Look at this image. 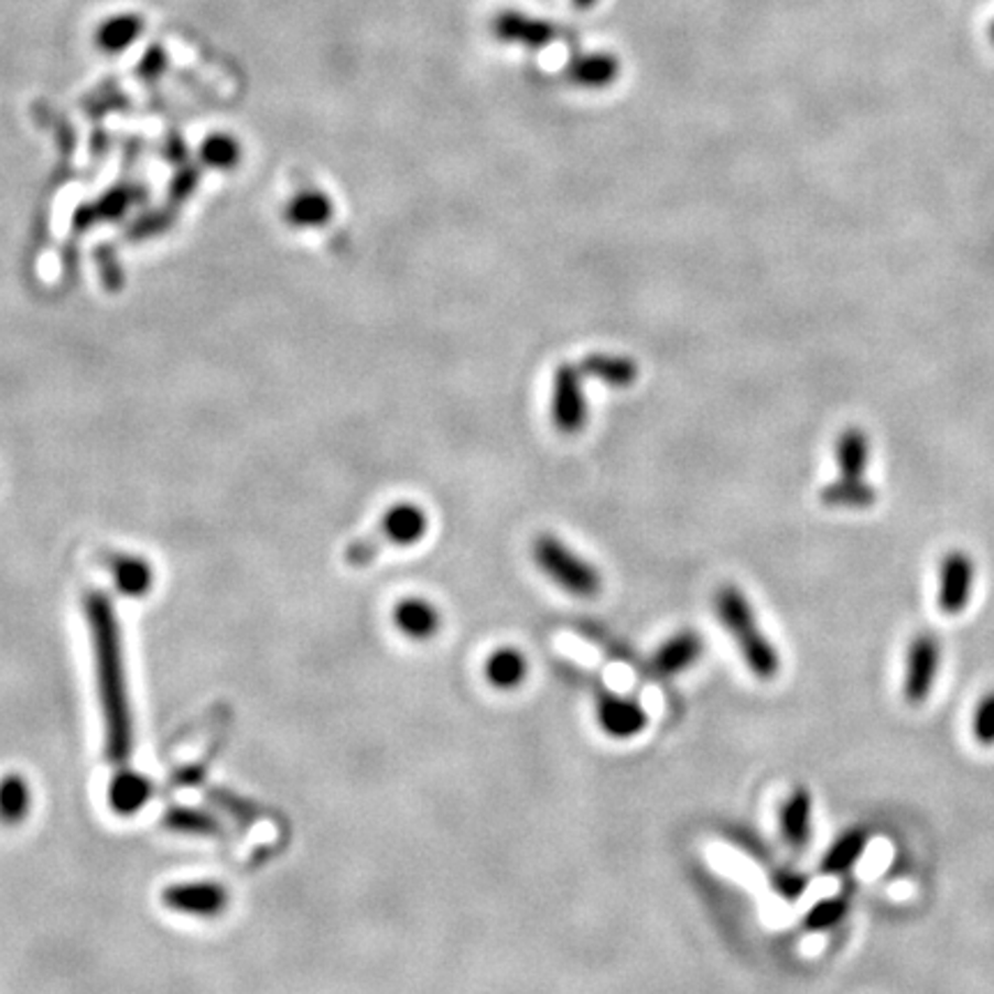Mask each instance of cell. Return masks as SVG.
<instances>
[{
  "label": "cell",
  "instance_id": "cell-10",
  "mask_svg": "<svg viewBox=\"0 0 994 994\" xmlns=\"http://www.w3.org/2000/svg\"><path fill=\"white\" fill-rule=\"evenodd\" d=\"M622 72V63L615 54L594 51V54H575L564 67V78L583 90H604L613 86Z\"/></svg>",
  "mask_w": 994,
  "mask_h": 994
},
{
  "label": "cell",
  "instance_id": "cell-22",
  "mask_svg": "<svg viewBox=\"0 0 994 994\" xmlns=\"http://www.w3.org/2000/svg\"><path fill=\"white\" fill-rule=\"evenodd\" d=\"M31 808V792L29 785L19 776H8L0 780V822L17 824Z\"/></svg>",
  "mask_w": 994,
  "mask_h": 994
},
{
  "label": "cell",
  "instance_id": "cell-21",
  "mask_svg": "<svg viewBox=\"0 0 994 994\" xmlns=\"http://www.w3.org/2000/svg\"><path fill=\"white\" fill-rule=\"evenodd\" d=\"M143 25L145 23H143L141 14H134V12L114 14L99 25L97 42L101 48H107V51H120L141 35Z\"/></svg>",
  "mask_w": 994,
  "mask_h": 994
},
{
  "label": "cell",
  "instance_id": "cell-13",
  "mask_svg": "<svg viewBox=\"0 0 994 994\" xmlns=\"http://www.w3.org/2000/svg\"><path fill=\"white\" fill-rule=\"evenodd\" d=\"M583 376H590L598 382H604L613 389H629L640 378V366L636 359L626 355H611V353H592L583 357L579 364Z\"/></svg>",
  "mask_w": 994,
  "mask_h": 994
},
{
  "label": "cell",
  "instance_id": "cell-4",
  "mask_svg": "<svg viewBox=\"0 0 994 994\" xmlns=\"http://www.w3.org/2000/svg\"><path fill=\"white\" fill-rule=\"evenodd\" d=\"M429 530V516L422 507L417 505H397L391 507L378 528L357 539L346 551V562L355 569L371 564L385 545H412L420 539H424Z\"/></svg>",
  "mask_w": 994,
  "mask_h": 994
},
{
  "label": "cell",
  "instance_id": "cell-7",
  "mask_svg": "<svg viewBox=\"0 0 994 994\" xmlns=\"http://www.w3.org/2000/svg\"><path fill=\"white\" fill-rule=\"evenodd\" d=\"M976 564L964 551H949L937 571V606L944 615H962L970 606Z\"/></svg>",
  "mask_w": 994,
  "mask_h": 994
},
{
  "label": "cell",
  "instance_id": "cell-26",
  "mask_svg": "<svg viewBox=\"0 0 994 994\" xmlns=\"http://www.w3.org/2000/svg\"><path fill=\"white\" fill-rule=\"evenodd\" d=\"M169 824L177 831H196V833H215L217 831V822L210 815L198 813V810H190V808H185V810L177 808L175 813L169 818Z\"/></svg>",
  "mask_w": 994,
  "mask_h": 994
},
{
  "label": "cell",
  "instance_id": "cell-27",
  "mask_svg": "<svg viewBox=\"0 0 994 994\" xmlns=\"http://www.w3.org/2000/svg\"><path fill=\"white\" fill-rule=\"evenodd\" d=\"M771 884H774V888L782 898L795 900V898H799L806 892L808 879L795 868H780V871L774 873Z\"/></svg>",
  "mask_w": 994,
  "mask_h": 994
},
{
  "label": "cell",
  "instance_id": "cell-3",
  "mask_svg": "<svg viewBox=\"0 0 994 994\" xmlns=\"http://www.w3.org/2000/svg\"><path fill=\"white\" fill-rule=\"evenodd\" d=\"M532 558L548 579L575 598H594L604 590L598 569L571 551L555 534H539L532 541Z\"/></svg>",
  "mask_w": 994,
  "mask_h": 994
},
{
  "label": "cell",
  "instance_id": "cell-17",
  "mask_svg": "<svg viewBox=\"0 0 994 994\" xmlns=\"http://www.w3.org/2000/svg\"><path fill=\"white\" fill-rule=\"evenodd\" d=\"M486 679L488 684L497 691H514L518 689L528 677V659L526 653L514 647L495 649L486 661Z\"/></svg>",
  "mask_w": 994,
  "mask_h": 994
},
{
  "label": "cell",
  "instance_id": "cell-23",
  "mask_svg": "<svg viewBox=\"0 0 994 994\" xmlns=\"http://www.w3.org/2000/svg\"><path fill=\"white\" fill-rule=\"evenodd\" d=\"M850 911V900L843 896H833V898H824L820 903H815L806 911L803 917V928L808 932H826L831 928L839 926Z\"/></svg>",
  "mask_w": 994,
  "mask_h": 994
},
{
  "label": "cell",
  "instance_id": "cell-2",
  "mask_svg": "<svg viewBox=\"0 0 994 994\" xmlns=\"http://www.w3.org/2000/svg\"><path fill=\"white\" fill-rule=\"evenodd\" d=\"M714 608L725 631L742 651L748 670L763 682L774 679L780 672V653L763 634L746 594L737 585H723L716 590Z\"/></svg>",
  "mask_w": 994,
  "mask_h": 994
},
{
  "label": "cell",
  "instance_id": "cell-16",
  "mask_svg": "<svg viewBox=\"0 0 994 994\" xmlns=\"http://www.w3.org/2000/svg\"><path fill=\"white\" fill-rule=\"evenodd\" d=\"M871 843V835L866 829H850L839 839L833 841V845L824 852L822 861H820V873L822 875H845L850 873L858 858L863 856Z\"/></svg>",
  "mask_w": 994,
  "mask_h": 994
},
{
  "label": "cell",
  "instance_id": "cell-12",
  "mask_svg": "<svg viewBox=\"0 0 994 994\" xmlns=\"http://www.w3.org/2000/svg\"><path fill=\"white\" fill-rule=\"evenodd\" d=\"M780 833L792 850H803L813 833V795L797 788L780 806Z\"/></svg>",
  "mask_w": 994,
  "mask_h": 994
},
{
  "label": "cell",
  "instance_id": "cell-9",
  "mask_svg": "<svg viewBox=\"0 0 994 994\" xmlns=\"http://www.w3.org/2000/svg\"><path fill=\"white\" fill-rule=\"evenodd\" d=\"M596 719L601 730L613 739H634L647 727V712L631 698L601 695L596 704Z\"/></svg>",
  "mask_w": 994,
  "mask_h": 994
},
{
  "label": "cell",
  "instance_id": "cell-25",
  "mask_svg": "<svg viewBox=\"0 0 994 994\" xmlns=\"http://www.w3.org/2000/svg\"><path fill=\"white\" fill-rule=\"evenodd\" d=\"M972 737L979 746H994V691H987L972 712Z\"/></svg>",
  "mask_w": 994,
  "mask_h": 994
},
{
  "label": "cell",
  "instance_id": "cell-19",
  "mask_svg": "<svg viewBox=\"0 0 994 994\" xmlns=\"http://www.w3.org/2000/svg\"><path fill=\"white\" fill-rule=\"evenodd\" d=\"M868 437L858 429H847L835 444V458H839V469L843 479H863L868 469Z\"/></svg>",
  "mask_w": 994,
  "mask_h": 994
},
{
  "label": "cell",
  "instance_id": "cell-8",
  "mask_svg": "<svg viewBox=\"0 0 994 994\" xmlns=\"http://www.w3.org/2000/svg\"><path fill=\"white\" fill-rule=\"evenodd\" d=\"M490 33L495 40H500L505 44H518L532 51H539L562 40L560 25L518 10H505L500 14H495V19L490 21Z\"/></svg>",
  "mask_w": 994,
  "mask_h": 994
},
{
  "label": "cell",
  "instance_id": "cell-24",
  "mask_svg": "<svg viewBox=\"0 0 994 994\" xmlns=\"http://www.w3.org/2000/svg\"><path fill=\"white\" fill-rule=\"evenodd\" d=\"M116 583L118 590L127 596H141L150 590L152 583V571L145 562L137 560V558H125L116 562Z\"/></svg>",
  "mask_w": 994,
  "mask_h": 994
},
{
  "label": "cell",
  "instance_id": "cell-6",
  "mask_svg": "<svg viewBox=\"0 0 994 994\" xmlns=\"http://www.w3.org/2000/svg\"><path fill=\"white\" fill-rule=\"evenodd\" d=\"M941 670V645L934 636L921 634L909 642L905 657V677H903V695L914 707L930 698L937 674Z\"/></svg>",
  "mask_w": 994,
  "mask_h": 994
},
{
  "label": "cell",
  "instance_id": "cell-18",
  "mask_svg": "<svg viewBox=\"0 0 994 994\" xmlns=\"http://www.w3.org/2000/svg\"><path fill=\"white\" fill-rule=\"evenodd\" d=\"M820 500L835 509H866L877 500L875 488L866 479H843L833 482L820 490Z\"/></svg>",
  "mask_w": 994,
  "mask_h": 994
},
{
  "label": "cell",
  "instance_id": "cell-29",
  "mask_svg": "<svg viewBox=\"0 0 994 994\" xmlns=\"http://www.w3.org/2000/svg\"><path fill=\"white\" fill-rule=\"evenodd\" d=\"M990 40L994 42V21H992V25H990Z\"/></svg>",
  "mask_w": 994,
  "mask_h": 994
},
{
  "label": "cell",
  "instance_id": "cell-15",
  "mask_svg": "<svg viewBox=\"0 0 994 994\" xmlns=\"http://www.w3.org/2000/svg\"><path fill=\"white\" fill-rule=\"evenodd\" d=\"M704 651V640L700 634L695 631H679L677 636H672L670 640H666L657 657H653V668H657L661 674H679L689 670Z\"/></svg>",
  "mask_w": 994,
  "mask_h": 994
},
{
  "label": "cell",
  "instance_id": "cell-20",
  "mask_svg": "<svg viewBox=\"0 0 994 994\" xmlns=\"http://www.w3.org/2000/svg\"><path fill=\"white\" fill-rule=\"evenodd\" d=\"M150 782L139 774H120L109 785V801L116 813L132 815L150 799Z\"/></svg>",
  "mask_w": 994,
  "mask_h": 994
},
{
  "label": "cell",
  "instance_id": "cell-1",
  "mask_svg": "<svg viewBox=\"0 0 994 994\" xmlns=\"http://www.w3.org/2000/svg\"><path fill=\"white\" fill-rule=\"evenodd\" d=\"M86 613L95 638L99 693L104 716H107V750L116 765H122L132 755V719H129L127 704L118 624L109 598L104 594H90L86 598Z\"/></svg>",
  "mask_w": 994,
  "mask_h": 994
},
{
  "label": "cell",
  "instance_id": "cell-14",
  "mask_svg": "<svg viewBox=\"0 0 994 994\" xmlns=\"http://www.w3.org/2000/svg\"><path fill=\"white\" fill-rule=\"evenodd\" d=\"M397 629L412 640H429L440 631V613L426 598L410 596L395 608Z\"/></svg>",
  "mask_w": 994,
  "mask_h": 994
},
{
  "label": "cell",
  "instance_id": "cell-5",
  "mask_svg": "<svg viewBox=\"0 0 994 994\" xmlns=\"http://www.w3.org/2000/svg\"><path fill=\"white\" fill-rule=\"evenodd\" d=\"M551 417L562 435H579L590 420V406L583 389V371L575 364H560L553 376Z\"/></svg>",
  "mask_w": 994,
  "mask_h": 994
},
{
  "label": "cell",
  "instance_id": "cell-28",
  "mask_svg": "<svg viewBox=\"0 0 994 994\" xmlns=\"http://www.w3.org/2000/svg\"><path fill=\"white\" fill-rule=\"evenodd\" d=\"M571 3H573L575 10L587 12V10H592V8L598 3V0H571Z\"/></svg>",
  "mask_w": 994,
  "mask_h": 994
},
{
  "label": "cell",
  "instance_id": "cell-11",
  "mask_svg": "<svg viewBox=\"0 0 994 994\" xmlns=\"http://www.w3.org/2000/svg\"><path fill=\"white\" fill-rule=\"evenodd\" d=\"M162 900L166 907L175 911L196 914V917H213V914H219L226 907V892L219 884L213 882L180 884L164 892Z\"/></svg>",
  "mask_w": 994,
  "mask_h": 994
}]
</instances>
